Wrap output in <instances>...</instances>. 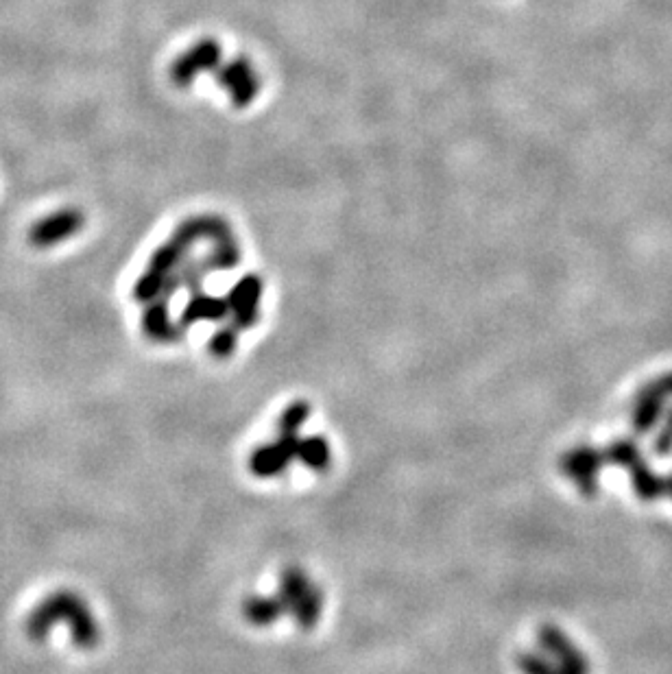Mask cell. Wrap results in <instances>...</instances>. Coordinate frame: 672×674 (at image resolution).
<instances>
[{"mask_svg":"<svg viewBox=\"0 0 672 674\" xmlns=\"http://www.w3.org/2000/svg\"><path fill=\"white\" fill-rule=\"evenodd\" d=\"M273 600L275 605H278L280 613H291V616L299 622V627L304 629H312L321 618L323 598L319 587L297 568H291L282 574L280 596Z\"/></svg>","mask_w":672,"mask_h":674,"instance_id":"obj_1","label":"cell"}]
</instances>
